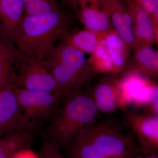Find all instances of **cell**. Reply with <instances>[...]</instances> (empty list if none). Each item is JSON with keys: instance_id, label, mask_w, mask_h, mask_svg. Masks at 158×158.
Returning a JSON list of instances; mask_svg holds the SVG:
<instances>
[{"instance_id": "cell-7", "label": "cell", "mask_w": 158, "mask_h": 158, "mask_svg": "<svg viewBox=\"0 0 158 158\" xmlns=\"http://www.w3.org/2000/svg\"><path fill=\"white\" fill-rule=\"evenodd\" d=\"M15 92L18 103L24 115L33 122L53 115L60 98L53 92L27 90L15 86Z\"/></svg>"}, {"instance_id": "cell-9", "label": "cell", "mask_w": 158, "mask_h": 158, "mask_svg": "<svg viewBox=\"0 0 158 158\" xmlns=\"http://www.w3.org/2000/svg\"><path fill=\"white\" fill-rule=\"evenodd\" d=\"M41 62L52 76L60 97L66 98L81 90L90 77V73H78L51 58Z\"/></svg>"}, {"instance_id": "cell-2", "label": "cell", "mask_w": 158, "mask_h": 158, "mask_svg": "<svg viewBox=\"0 0 158 158\" xmlns=\"http://www.w3.org/2000/svg\"><path fill=\"white\" fill-rule=\"evenodd\" d=\"M132 145L131 138L113 126L94 122L81 131L69 146L68 158L124 157Z\"/></svg>"}, {"instance_id": "cell-20", "label": "cell", "mask_w": 158, "mask_h": 158, "mask_svg": "<svg viewBox=\"0 0 158 158\" xmlns=\"http://www.w3.org/2000/svg\"><path fill=\"white\" fill-rule=\"evenodd\" d=\"M102 34L86 28L73 30L66 34L62 40L73 46L85 54L90 55L95 50L101 42Z\"/></svg>"}, {"instance_id": "cell-1", "label": "cell", "mask_w": 158, "mask_h": 158, "mask_svg": "<svg viewBox=\"0 0 158 158\" xmlns=\"http://www.w3.org/2000/svg\"><path fill=\"white\" fill-rule=\"evenodd\" d=\"M73 21L72 15L61 8L41 15H24L13 43L23 55L41 62L73 31Z\"/></svg>"}, {"instance_id": "cell-19", "label": "cell", "mask_w": 158, "mask_h": 158, "mask_svg": "<svg viewBox=\"0 0 158 158\" xmlns=\"http://www.w3.org/2000/svg\"><path fill=\"white\" fill-rule=\"evenodd\" d=\"M33 141L31 132H14L0 138V158H13L19 152L30 148Z\"/></svg>"}, {"instance_id": "cell-13", "label": "cell", "mask_w": 158, "mask_h": 158, "mask_svg": "<svg viewBox=\"0 0 158 158\" xmlns=\"http://www.w3.org/2000/svg\"><path fill=\"white\" fill-rule=\"evenodd\" d=\"M91 95L98 111L109 113L123 109L118 79H105L100 81L94 88Z\"/></svg>"}, {"instance_id": "cell-12", "label": "cell", "mask_w": 158, "mask_h": 158, "mask_svg": "<svg viewBox=\"0 0 158 158\" xmlns=\"http://www.w3.org/2000/svg\"><path fill=\"white\" fill-rule=\"evenodd\" d=\"M23 0H0V37L13 43L24 16Z\"/></svg>"}, {"instance_id": "cell-25", "label": "cell", "mask_w": 158, "mask_h": 158, "mask_svg": "<svg viewBox=\"0 0 158 158\" xmlns=\"http://www.w3.org/2000/svg\"><path fill=\"white\" fill-rule=\"evenodd\" d=\"M149 14L153 22L158 27V0H135Z\"/></svg>"}, {"instance_id": "cell-22", "label": "cell", "mask_w": 158, "mask_h": 158, "mask_svg": "<svg viewBox=\"0 0 158 158\" xmlns=\"http://www.w3.org/2000/svg\"><path fill=\"white\" fill-rule=\"evenodd\" d=\"M57 0H34L25 5V15H41L60 8Z\"/></svg>"}, {"instance_id": "cell-10", "label": "cell", "mask_w": 158, "mask_h": 158, "mask_svg": "<svg viewBox=\"0 0 158 158\" xmlns=\"http://www.w3.org/2000/svg\"><path fill=\"white\" fill-rule=\"evenodd\" d=\"M132 20L133 31L136 46L157 44L158 27L153 22L149 14L135 0H123Z\"/></svg>"}, {"instance_id": "cell-14", "label": "cell", "mask_w": 158, "mask_h": 158, "mask_svg": "<svg viewBox=\"0 0 158 158\" xmlns=\"http://www.w3.org/2000/svg\"><path fill=\"white\" fill-rule=\"evenodd\" d=\"M48 58L58 61L78 73L92 72L87 64L86 54L64 40H61L57 44Z\"/></svg>"}, {"instance_id": "cell-23", "label": "cell", "mask_w": 158, "mask_h": 158, "mask_svg": "<svg viewBox=\"0 0 158 158\" xmlns=\"http://www.w3.org/2000/svg\"><path fill=\"white\" fill-rule=\"evenodd\" d=\"M38 155L40 158H64L61 148L48 139L44 141Z\"/></svg>"}, {"instance_id": "cell-26", "label": "cell", "mask_w": 158, "mask_h": 158, "mask_svg": "<svg viewBox=\"0 0 158 158\" xmlns=\"http://www.w3.org/2000/svg\"><path fill=\"white\" fill-rule=\"evenodd\" d=\"M70 11L77 14L79 10L92 0H60Z\"/></svg>"}, {"instance_id": "cell-15", "label": "cell", "mask_w": 158, "mask_h": 158, "mask_svg": "<svg viewBox=\"0 0 158 158\" xmlns=\"http://www.w3.org/2000/svg\"><path fill=\"white\" fill-rule=\"evenodd\" d=\"M22 56L13 43L0 37V90L7 85L14 84Z\"/></svg>"}, {"instance_id": "cell-17", "label": "cell", "mask_w": 158, "mask_h": 158, "mask_svg": "<svg viewBox=\"0 0 158 158\" xmlns=\"http://www.w3.org/2000/svg\"><path fill=\"white\" fill-rule=\"evenodd\" d=\"M77 15L85 28L95 33L103 34L113 28L110 19L97 0H92L82 7Z\"/></svg>"}, {"instance_id": "cell-4", "label": "cell", "mask_w": 158, "mask_h": 158, "mask_svg": "<svg viewBox=\"0 0 158 158\" xmlns=\"http://www.w3.org/2000/svg\"><path fill=\"white\" fill-rule=\"evenodd\" d=\"M123 109L147 107L158 99V86L150 78L131 69L118 79Z\"/></svg>"}, {"instance_id": "cell-6", "label": "cell", "mask_w": 158, "mask_h": 158, "mask_svg": "<svg viewBox=\"0 0 158 158\" xmlns=\"http://www.w3.org/2000/svg\"><path fill=\"white\" fill-rule=\"evenodd\" d=\"M34 122L23 113L18 103L13 84L0 90V138L17 131H32Z\"/></svg>"}, {"instance_id": "cell-16", "label": "cell", "mask_w": 158, "mask_h": 158, "mask_svg": "<svg viewBox=\"0 0 158 158\" xmlns=\"http://www.w3.org/2000/svg\"><path fill=\"white\" fill-rule=\"evenodd\" d=\"M102 41L106 48L112 59L115 75L121 73L128 61L131 49L129 47L113 28L102 34Z\"/></svg>"}, {"instance_id": "cell-27", "label": "cell", "mask_w": 158, "mask_h": 158, "mask_svg": "<svg viewBox=\"0 0 158 158\" xmlns=\"http://www.w3.org/2000/svg\"><path fill=\"white\" fill-rule=\"evenodd\" d=\"M13 158H40L39 155H37L31 150L30 148H25L20 151Z\"/></svg>"}, {"instance_id": "cell-18", "label": "cell", "mask_w": 158, "mask_h": 158, "mask_svg": "<svg viewBox=\"0 0 158 158\" xmlns=\"http://www.w3.org/2000/svg\"><path fill=\"white\" fill-rule=\"evenodd\" d=\"M134 50L131 69L149 78L157 77L158 51L148 44L137 45Z\"/></svg>"}, {"instance_id": "cell-29", "label": "cell", "mask_w": 158, "mask_h": 158, "mask_svg": "<svg viewBox=\"0 0 158 158\" xmlns=\"http://www.w3.org/2000/svg\"><path fill=\"white\" fill-rule=\"evenodd\" d=\"M126 157H119V158H125Z\"/></svg>"}, {"instance_id": "cell-8", "label": "cell", "mask_w": 158, "mask_h": 158, "mask_svg": "<svg viewBox=\"0 0 158 158\" xmlns=\"http://www.w3.org/2000/svg\"><path fill=\"white\" fill-rule=\"evenodd\" d=\"M110 19L112 28L124 40L130 49L136 46L133 31L132 20L123 0H97Z\"/></svg>"}, {"instance_id": "cell-28", "label": "cell", "mask_w": 158, "mask_h": 158, "mask_svg": "<svg viewBox=\"0 0 158 158\" xmlns=\"http://www.w3.org/2000/svg\"><path fill=\"white\" fill-rule=\"evenodd\" d=\"M34 1V0H23L24 3V5L27 4L30 2H32V1Z\"/></svg>"}, {"instance_id": "cell-5", "label": "cell", "mask_w": 158, "mask_h": 158, "mask_svg": "<svg viewBox=\"0 0 158 158\" xmlns=\"http://www.w3.org/2000/svg\"><path fill=\"white\" fill-rule=\"evenodd\" d=\"M14 85L18 88L58 94L56 82L45 65L40 61L23 54L18 66Z\"/></svg>"}, {"instance_id": "cell-3", "label": "cell", "mask_w": 158, "mask_h": 158, "mask_svg": "<svg viewBox=\"0 0 158 158\" xmlns=\"http://www.w3.org/2000/svg\"><path fill=\"white\" fill-rule=\"evenodd\" d=\"M98 110L91 94L80 90L65 98L47 129V139L68 147L81 131L94 123Z\"/></svg>"}, {"instance_id": "cell-11", "label": "cell", "mask_w": 158, "mask_h": 158, "mask_svg": "<svg viewBox=\"0 0 158 158\" xmlns=\"http://www.w3.org/2000/svg\"><path fill=\"white\" fill-rule=\"evenodd\" d=\"M127 119L140 145L158 150V115L131 112L128 113Z\"/></svg>"}, {"instance_id": "cell-21", "label": "cell", "mask_w": 158, "mask_h": 158, "mask_svg": "<svg viewBox=\"0 0 158 158\" xmlns=\"http://www.w3.org/2000/svg\"><path fill=\"white\" fill-rule=\"evenodd\" d=\"M87 62L92 72L115 75L112 59L102 40L95 50L87 58Z\"/></svg>"}, {"instance_id": "cell-24", "label": "cell", "mask_w": 158, "mask_h": 158, "mask_svg": "<svg viewBox=\"0 0 158 158\" xmlns=\"http://www.w3.org/2000/svg\"><path fill=\"white\" fill-rule=\"evenodd\" d=\"M125 158H158L157 150L140 145L132 148Z\"/></svg>"}]
</instances>
